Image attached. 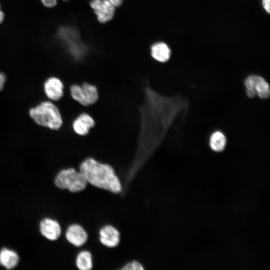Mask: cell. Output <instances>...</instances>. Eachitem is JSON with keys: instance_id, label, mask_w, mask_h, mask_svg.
<instances>
[{"instance_id": "obj_1", "label": "cell", "mask_w": 270, "mask_h": 270, "mask_svg": "<svg viewBox=\"0 0 270 270\" xmlns=\"http://www.w3.org/2000/svg\"><path fill=\"white\" fill-rule=\"evenodd\" d=\"M144 100L138 107L140 127L133 168H138L159 146L168 126V98L149 85L144 88Z\"/></svg>"}, {"instance_id": "obj_2", "label": "cell", "mask_w": 270, "mask_h": 270, "mask_svg": "<svg viewBox=\"0 0 270 270\" xmlns=\"http://www.w3.org/2000/svg\"><path fill=\"white\" fill-rule=\"evenodd\" d=\"M79 168L91 185L114 194L122 191L120 181L110 164L88 158L82 162Z\"/></svg>"}, {"instance_id": "obj_3", "label": "cell", "mask_w": 270, "mask_h": 270, "mask_svg": "<svg viewBox=\"0 0 270 270\" xmlns=\"http://www.w3.org/2000/svg\"><path fill=\"white\" fill-rule=\"evenodd\" d=\"M29 114L37 124L53 130H58L62 124L59 110L51 102H42L30 108Z\"/></svg>"}, {"instance_id": "obj_4", "label": "cell", "mask_w": 270, "mask_h": 270, "mask_svg": "<svg viewBox=\"0 0 270 270\" xmlns=\"http://www.w3.org/2000/svg\"><path fill=\"white\" fill-rule=\"evenodd\" d=\"M87 184L83 174L73 168L60 170L54 179V184L58 188L71 192H82L86 188Z\"/></svg>"}, {"instance_id": "obj_5", "label": "cell", "mask_w": 270, "mask_h": 270, "mask_svg": "<svg viewBox=\"0 0 270 270\" xmlns=\"http://www.w3.org/2000/svg\"><path fill=\"white\" fill-rule=\"evenodd\" d=\"M72 98L84 106L94 104L98 100V88L94 84L84 82L81 86L74 84L70 88Z\"/></svg>"}, {"instance_id": "obj_6", "label": "cell", "mask_w": 270, "mask_h": 270, "mask_svg": "<svg viewBox=\"0 0 270 270\" xmlns=\"http://www.w3.org/2000/svg\"><path fill=\"white\" fill-rule=\"evenodd\" d=\"M246 92L250 98L258 95L262 99L268 98L270 96V87L268 83L262 77L256 75H250L244 81Z\"/></svg>"}, {"instance_id": "obj_7", "label": "cell", "mask_w": 270, "mask_h": 270, "mask_svg": "<svg viewBox=\"0 0 270 270\" xmlns=\"http://www.w3.org/2000/svg\"><path fill=\"white\" fill-rule=\"evenodd\" d=\"M90 6L102 23L110 21L114 16L115 6L108 0H92Z\"/></svg>"}, {"instance_id": "obj_8", "label": "cell", "mask_w": 270, "mask_h": 270, "mask_svg": "<svg viewBox=\"0 0 270 270\" xmlns=\"http://www.w3.org/2000/svg\"><path fill=\"white\" fill-rule=\"evenodd\" d=\"M66 240L73 246L80 247L86 242L88 236L82 226L74 224L70 225L66 232Z\"/></svg>"}, {"instance_id": "obj_9", "label": "cell", "mask_w": 270, "mask_h": 270, "mask_svg": "<svg viewBox=\"0 0 270 270\" xmlns=\"http://www.w3.org/2000/svg\"><path fill=\"white\" fill-rule=\"evenodd\" d=\"M99 240L104 246L113 248L118 246L120 240V234L114 226L106 225L99 231Z\"/></svg>"}, {"instance_id": "obj_10", "label": "cell", "mask_w": 270, "mask_h": 270, "mask_svg": "<svg viewBox=\"0 0 270 270\" xmlns=\"http://www.w3.org/2000/svg\"><path fill=\"white\" fill-rule=\"evenodd\" d=\"M40 230L44 238L52 241L58 240L62 233L59 223L50 218H45L40 222Z\"/></svg>"}, {"instance_id": "obj_11", "label": "cell", "mask_w": 270, "mask_h": 270, "mask_svg": "<svg viewBox=\"0 0 270 270\" xmlns=\"http://www.w3.org/2000/svg\"><path fill=\"white\" fill-rule=\"evenodd\" d=\"M44 89L46 96L52 100H58L64 95V84L56 77L48 78L44 83Z\"/></svg>"}, {"instance_id": "obj_12", "label": "cell", "mask_w": 270, "mask_h": 270, "mask_svg": "<svg viewBox=\"0 0 270 270\" xmlns=\"http://www.w3.org/2000/svg\"><path fill=\"white\" fill-rule=\"evenodd\" d=\"M95 122L94 118L86 112L79 114L74 120L72 127L74 132L78 135L86 136L90 130L94 127Z\"/></svg>"}, {"instance_id": "obj_13", "label": "cell", "mask_w": 270, "mask_h": 270, "mask_svg": "<svg viewBox=\"0 0 270 270\" xmlns=\"http://www.w3.org/2000/svg\"><path fill=\"white\" fill-rule=\"evenodd\" d=\"M19 257L14 251L4 248L0 251V264L7 270L14 268L18 264Z\"/></svg>"}, {"instance_id": "obj_14", "label": "cell", "mask_w": 270, "mask_h": 270, "mask_svg": "<svg viewBox=\"0 0 270 270\" xmlns=\"http://www.w3.org/2000/svg\"><path fill=\"white\" fill-rule=\"evenodd\" d=\"M151 54L156 60L164 62L170 59V50L165 43L162 42H156L151 47Z\"/></svg>"}, {"instance_id": "obj_15", "label": "cell", "mask_w": 270, "mask_h": 270, "mask_svg": "<svg viewBox=\"0 0 270 270\" xmlns=\"http://www.w3.org/2000/svg\"><path fill=\"white\" fill-rule=\"evenodd\" d=\"M226 144V138L220 131H216L210 138V146L211 149L216 152H221L224 150Z\"/></svg>"}, {"instance_id": "obj_16", "label": "cell", "mask_w": 270, "mask_h": 270, "mask_svg": "<svg viewBox=\"0 0 270 270\" xmlns=\"http://www.w3.org/2000/svg\"><path fill=\"white\" fill-rule=\"evenodd\" d=\"M76 265L80 270H90L93 267L92 258L90 252L88 250H82L77 255Z\"/></svg>"}, {"instance_id": "obj_17", "label": "cell", "mask_w": 270, "mask_h": 270, "mask_svg": "<svg viewBox=\"0 0 270 270\" xmlns=\"http://www.w3.org/2000/svg\"><path fill=\"white\" fill-rule=\"evenodd\" d=\"M144 269L142 264L136 260L127 263L122 268V270H143Z\"/></svg>"}, {"instance_id": "obj_18", "label": "cell", "mask_w": 270, "mask_h": 270, "mask_svg": "<svg viewBox=\"0 0 270 270\" xmlns=\"http://www.w3.org/2000/svg\"><path fill=\"white\" fill-rule=\"evenodd\" d=\"M64 1L68 0H64ZM42 4L46 7L51 8L56 6L57 0H41Z\"/></svg>"}, {"instance_id": "obj_19", "label": "cell", "mask_w": 270, "mask_h": 270, "mask_svg": "<svg viewBox=\"0 0 270 270\" xmlns=\"http://www.w3.org/2000/svg\"><path fill=\"white\" fill-rule=\"evenodd\" d=\"M6 80V75L4 73L0 72V90L3 88Z\"/></svg>"}, {"instance_id": "obj_20", "label": "cell", "mask_w": 270, "mask_h": 270, "mask_svg": "<svg viewBox=\"0 0 270 270\" xmlns=\"http://www.w3.org/2000/svg\"><path fill=\"white\" fill-rule=\"evenodd\" d=\"M270 0H262V1L263 7L268 13H270Z\"/></svg>"}, {"instance_id": "obj_21", "label": "cell", "mask_w": 270, "mask_h": 270, "mask_svg": "<svg viewBox=\"0 0 270 270\" xmlns=\"http://www.w3.org/2000/svg\"><path fill=\"white\" fill-rule=\"evenodd\" d=\"M112 4H113L115 7L120 6L124 0H108Z\"/></svg>"}, {"instance_id": "obj_22", "label": "cell", "mask_w": 270, "mask_h": 270, "mask_svg": "<svg viewBox=\"0 0 270 270\" xmlns=\"http://www.w3.org/2000/svg\"><path fill=\"white\" fill-rule=\"evenodd\" d=\"M4 14L2 12V10L0 9V24L2 23L4 19Z\"/></svg>"}]
</instances>
